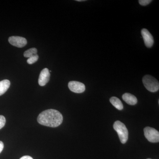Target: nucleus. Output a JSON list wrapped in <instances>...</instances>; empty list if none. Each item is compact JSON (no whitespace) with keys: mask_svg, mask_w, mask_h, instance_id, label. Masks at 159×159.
<instances>
[{"mask_svg":"<svg viewBox=\"0 0 159 159\" xmlns=\"http://www.w3.org/2000/svg\"><path fill=\"white\" fill-rule=\"evenodd\" d=\"M114 129L117 132L121 143L125 144L128 139V131L124 123L119 121L115 122Z\"/></svg>","mask_w":159,"mask_h":159,"instance_id":"nucleus-2","label":"nucleus"},{"mask_svg":"<svg viewBox=\"0 0 159 159\" xmlns=\"http://www.w3.org/2000/svg\"><path fill=\"white\" fill-rule=\"evenodd\" d=\"M143 84L148 91L155 93L159 90L158 81L154 77L150 75H145L142 79Z\"/></svg>","mask_w":159,"mask_h":159,"instance_id":"nucleus-3","label":"nucleus"},{"mask_svg":"<svg viewBox=\"0 0 159 159\" xmlns=\"http://www.w3.org/2000/svg\"><path fill=\"white\" fill-rule=\"evenodd\" d=\"M69 88L72 92L77 93H81L84 92L85 86L82 83L77 81H70L68 84Z\"/></svg>","mask_w":159,"mask_h":159,"instance_id":"nucleus-5","label":"nucleus"},{"mask_svg":"<svg viewBox=\"0 0 159 159\" xmlns=\"http://www.w3.org/2000/svg\"><path fill=\"white\" fill-rule=\"evenodd\" d=\"M152 2V0H139V4L142 6H146L150 4Z\"/></svg>","mask_w":159,"mask_h":159,"instance_id":"nucleus-15","label":"nucleus"},{"mask_svg":"<svg viewBox=\"0 0 159 159\" xmlns=\"http://www.w3.org/2000/svg\"><path fill=\"white\" fill-rule=\"evenodd\" d=\"M37 121L41 125L51 127H56L62 123L63 116L58 111L47 110L39 114Z\"/></svg>","mask_w":159,"mask_h":159,"instance_id":"nucleus-1","label":"nucleus"},{"mask_svg":"<svg viewBox=\"0 0 159 159\" xmlns=\"http://www.w3.org/2000/svg\"><path fill=\"white\" fill-rule=\"evenodd\" d=\"M141 34L144 40L145 46L148 48H151L154 43V39L152 35L147 29H142Z\"/></svg>","mask_w":159,"mask_h":159,"instance_id":"nucleus-7","label":"nucleus"},{"mask_svg":"<svg viewBox=\"0 0 159 159\" xmlns=\"http://www.w3.org/2000/svg\"><path fill=\"white\" fill-rule=\"evenodd\" d=\"M111 103L119 110L123 109V106L121 100L116 97H112L110 99Z\"/></svg>","mask_w":159,"mask_h":159,"instance_id":"nucleus-11","label":"nucleus"},{"mask_svg":"<svg viewBox=\"0 0 159 159\" xmlns=\"http://www.w3.org/2000/svg\"><path fill=\"white\" fill-rule=\"evenodd\" d=\"M122 98L123 100L129 105H134L138 102L136 97L129 93H125L123 94Z\"/></svg>","mask_w":159,"mask_h":159,"instance_id":"nucleus-9","label":"nucleus"},{"mask_svg":"<svg viewBox=\"0 0 159 159\" xmlns=\"http://www.w3.org/2000/svg\"><path fill=\"white\" fill-rule=\"evenodd\" d=\"M10 85V82L8 80H4L0 81V96L6 93Z\"/></svg>","mask_w":159,"mask_h":159,"instance_id":"nucleus-10","label":"nucleus"},{"mask_svg":"<svg viewBox=\"0 0 159 159\" xmlns=\"http://www.w3.org/2000/svg\"><path fill=\"white\" fill-rule=\"evenodd\" d=\"M20 159H33V158L29 156H25L20 158Z\"/></svg>","mask_w":159,"mask_h":159,"instance_id":"nucleus-17","label":"nucleus"},{"mask_svg":"<svg viewBox=\"0 0 159 159\" xmlns=\"http://www.w3.org/2000/svg\"><path fill=\"white\" fill-rule=\"evenodd\" d=\"M144 135L146 139L152 143H157L159 142L158 131L150 127H145L144 129Z\"/></svg>","mask_w":159,"mask_h":159,"instance_id":"nucleus-4","label":"nucleus"},{"mask_svg":"<svg viewBox=\"0 0 159 159\" xmlns=\"http://www.w3.org/2000/svg\"><path fill=\"white\" fill-rule=\"evenodd\" d=\"M37 49L35 48H31L29 49L27 51H25L24 55L25 57L29 58V57L33 56V55L37 54Z\"/></svg>","mask_w":159,"mask_h":159,"instance_id":"nucleus-12","label":"nucleus"},{"mask_svg":"<svg viewBox=\"0 0 159 159\" xmlns=\"http://www.w3.org/2000/svg\"><path fill=\"white\" fill-rule=\"evenodd\" d=\"M9 41L11 45L19 48H23L27 43L26 39L20 36H11L9 38Z\"/></svg>","mask_w":159,"mask_h":159,"instance_id":"nucleus-6","label":"nucleus"},{"mask_svg":"<svg viewBox=\"0 0 159 159\" xmlns=\"http://www.w3.org/2000/svg\"><path fill=\"white\" fill-rule=\"evenodd\" d=\"M4 147V143H3V142H2V141H0V153L2 151Z\"/></svg>","mask_w":159,"mask_h":159,"instance_id":"nucleus-16","label":"nucleus"},{"mask_svg":"<svg viewBox=\"0 0 159 159\" xmlns=\"http://www.w3.org/2000/svg\"><path fill=\"white\" fill-rule=\"evenodd\" d=\"M39 59V56L37 54L33 55L32 57H29L27 60V62L29 64H32L37 61Z\"/></svg>","mask_w":159,"mask_h":159,"instance_id":"nucleus-13","label":"nucleus"},{"mask_svg":"<svg viewBox=\"0 0 159 159\" xmlns=\"http://www.w3.org/2000/svg\"><path fill=\"white\" fill-rule=\"evenodd\" d=\"M77 2H83V1H84V0H77Z\"/></svg>","mask_w":159,"mask_h":159,"instance_id":"nucleus-18","label":"nucleus"},{"mask_svg":"<svg viewBox=\"0 0 159 159\" xmlns=\"http://www.w3.org/2000/svg\"><path fill=\"white\" fill-rule=\"evenodd\" d=\"M6 119L4 116H0V129L2 128L6 124Z\"/></svg>","mask_w":159,"mask_h":159,"instance_id":"nucleus-14","label":"nucleus"},{"mask_svg":"<svg viewBox=\"0 0 159 159\" xmlns=\"http://www.w3.org/2000/svg\"><path fill=\"white\" fill-rule=\"evenodd\" d=\"M50 73L48 69H43L40 74L39 79V84L41 86H45L50 80Z\"/></svg>","mask_w":159,"mask_h":159,"instance_id":"nucleus-8","label":"nucleus"},{"mask_svg":"<svg viewBox=\"0 0 159 159\" xmlns=\"http://www.w3.org/2000/svg\"><path fill=\"white\" fill-rule=\"evenodd\" d=\"M150 159V158H148V159Z\"/></svg>","mask_w":159,"mask_h":159,"instance_id":"nucleus-19","label":"nucleus"}]
</instances>
